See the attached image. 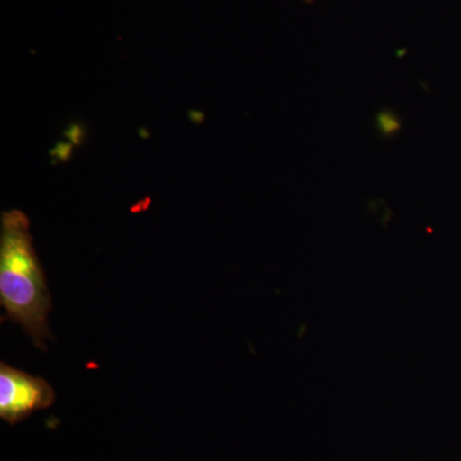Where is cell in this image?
I'll return each instance as SVG.
<instances>
[{
  "mask_svg": "<svg viewBox=\"0 0 461 461\" xmlns=\"http://www.w3.org/2000/svg\"><path fill=\"white\" fill-rule=\"evenodd\" d=\"M304 2H306V3H313L314 0H304Z\"/></svg>",
  "mask_w": 461,
  "mask_h": 461,
  "instance_id": "cell-3",
  "label": "cell"
},
{
  "mask_svg": "<svg viewBox=\"0 0 461 461\" xmlns=\"http://www.w3.org/2000/svg\"><path fill=\"white\" fill-rule=\"evenodd\" d=\"M56 393L44 378L0 364V417L17 424L35 411L50 408Z\"/></svg>",
  "mask_w": 461,
  "mask_h": 461,
  "instance_id": "cell-2",
  "label": "cell"
},
{
  "mask_svg": "<svg viewBox=\"0 0 461 461\" xmlns=\"http://www.w3.org/2000/svg\"><path fill=\"white\" fill-rule=\"evenodd\" d=\"M0 304L5 320L20 324L33 344L47 350L53 339L48 326L51 309L50 288L30 233V221L17 209L0 221Z\"/></svg>",
  "mask_w": 461,
  "mask_h": 461,
  "instance_id": "cell-1",
  "label": "cell"
}]
</instances>
